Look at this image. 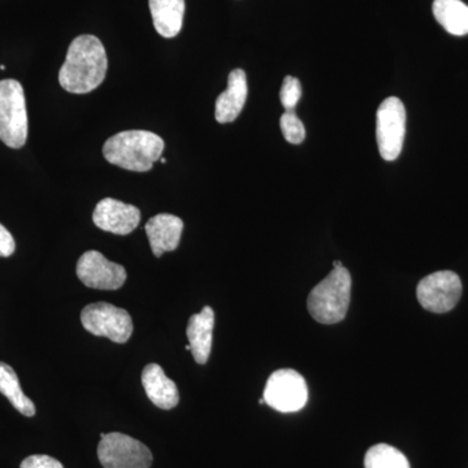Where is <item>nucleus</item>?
<instances>
[{"label":"nucleus","mask_w":468,"mask_h":468,"mask_svg":"<svg viewBox=\"0 0 468 468\" xmlns=\"http://www.w3.org/2000/svg\"><path fill=\"white\" fill-rule=\"evenodd\" d=\"M160 162H162V163H167V159L162 158V159H160Z\"/></svg>","instance_id":"a878e982"},{"label":"nucleus","mask_w":468,"mask_h":468,"mask_svg":"<svg viewBox=\"0 0 468 468\" xmlns=\"http://www.w3.org/2000/svg\"><path fill=\"white\" fill-rule=\"evenodd\" d=\"M86 331L98 337H107L116 344H125L133 334V320L128 311L107 302L88 304L81 313Z\"/></svg>","instance_id":"423d86ee"},{"label":"nucleus","mask_w":468,"mask_h":468,"mask_svg":"<svg viewBox=\"0 0 468 468\" xmlns=\"http://www.w3.org/2000/svg\"><path fill=\"white\" fill-rule=\"evenodd\" d=\"M0 393L12 403L24 417L32 418L36 415V406L29 397L21 389L20 381L15 369L5 363L0 362Z\"/></svg>","instance_id":"a211bd4d"},{"label":"nucleus","mask_w":468,"mask_h":468,"mask_svg":"<svg viewBox=\"0 0 468 468\" xmlns=\"http://www.w3.org/2000/svg\"><path fill=\"white\" fill-rule=\"evenodd\" d=\"M16 249L14 237L8 232L7 228L0 224V258L11 257Z\"/></svg>","instance_id":"5701e85b"},{"label":"nucleus","mask_w":468,"mask_h":468,"mask_svg":"<svg viewBox=\"0 0 468 468\" xmlns=\"http://www.w3.org/2000/svg\"><path fill=\"white\" fill-rule=\"evenodd\" d=\"M77 276L82 284L100 291H117L125 284L126 271L110 261L100 251L85 252L77 263Z\"/></svg>","instance_id":"9d476101"},{"label":"nucleus","mask_w":468,"mask_h":468,"mask_svg":"<svg viewBox=\"0 0 468 468\" xmlns=\"http://www.w3.org/2000/svg\"><path fill=\"white\" fill-rule=\"evenodd\" d=\"M106 50L94 36L77 37L68 48L66 61L58 72V84L72 94H88L106 79Z\"/></svg>","instance_id":"f257e3e1"},{"label":"nucleus","mask_w":468,"mask_h":468,"mask_svg":"<svg viewBox=\"0 0 468 468\" xmlns=\"http://www.w3.org/2000/svg\"><path fill=\"white\" fill-rule=\"evenodd\" d=\"M248 79L242 69H234L228 77L227 90L221 92L215 106V119L220 124L232 122L239 116L248 100Z\"/></svg>","instance_id":"ddd939ff"},{"label":"nucleus","mask_w":468,"mask_h":468,"mask_svg":"<svg viewBox=\"0 0 468 468\" xmlns=\"http://www.w3.org/2000/svg\"><path fill=\"white\" fill-rule=\"evenodd\" d=\"M280 128H282V134L285 140L292 144H300L303 143L306 137V129H304L303 122H301L297 113L292 111H285L284 115L280 119Z\"/></svg>","instance_id":"aec40b11"},{"label":"nucleus","mask_w":468,"mask_h":468,"mask_svg":"<svg viewBox=\"0 0 468 468\" xmlns=\"http://www.w3.org/2000/svg\"><path fill=\"white\" fill-rule=\"evenodd\" d=\"M351 276L347 268H334L332 272L311 291L307 300L310 315L322 324L343 322L349 310Z\"/></svg>","instance_id":"7ed1b4c3"},{"label":"nucleus","mask_w":468,"mask_h":468,"mask_svg":"<svg viewBox=\"0 0 468 468\" xmlns=\"http://www.w3.org/2000/svg\"><path fill=\"white\" fill-rule=\"evenodd\" d=\"M405 134V106L399 98H387L378 107L377 115V140L381 158L387 162L399 158Z\"/></svg>","instance_id":"6e6552de"},{"label":"nucleus","mask_w":468,"mask_h":468,"mask_svg":"<svg viewBox=\"0 0 468 468\" xmlns=\"http://www.w3.org/2000/svg\"><path fill=\"white\" fill-rule=\"evenodd\" d=\"M151 16L156 32L165 38H174L181 32L185 0H149Z\"/></svg>","instance_id":"dca6fc26"},{"label":"nucleus","mask_w":468,"mask_h":468,"mask_svg":"<svg viewBox=\"0 0 468 468\" xmlns=\"http://www.w3.org/2000/svg\"><path fill=\"white\" fill-rule=\"evenodd\" d=\"M214 325L215 313L209 306L203 307L201 313L189 319L186 335L192 346L194 360L198 365H206L211 354Z\"/></svg>","instance_id":"2eb2a0df"},{"label":"nucleus","mask_w":468,"mask_h":468,"mask_svg":"<svg viewBox=\"0 0 468 468\" xmlns=\"http://www.w3.org/2000/svg\"><path fill=\"white\" fill-rule=\"evenodd\" d=\"M433 15L437 23L452 36L468 34V5L461 0H435Z\"/></svg>","instance_id":"f3484780"},{"label":"nucleus","mask_w":468,"mask_h":468,"mask_svg":"<svg viewBox=\"0 0 468 468\" xmlns=\"http://www.w3.org/2000/svg\"><path fill=\"white\" fill-rule=\"evenodd\" d=\"M98 458L104 468H150L153 454L144 443L124 433H101Z\"/></svg>","instance_id":"39448f33"},{"label":"nucleus","mask_w":468,"mask_h":468,"mask_svg":"<svg viewBox=\"0 0 468 468\" xmlns=\"http://www.w3.org/2000/svg\"><path fill=\"white\" fill-rule=\"evenodd\" d=\"M365 468H410V463L399 449L378 443L366 452Z\"/></svg>","instance_id":"6ab92c4d"},{"label":"nucleus","mask_w":468,"mask_h":468,"mask_svg":"<svg viewBox=\"0 0 468 468\" xmlns=\"http://www.w3.org/2000/svg\"><path fill=\"white\" fill-rule=\"evenodd\" d=\"M302 98V86L297 77L286 76L280 90V101L286 111H292Z\"/></svg>","instance_id":"412c9836"},{"label":"nucleus","mask_w":468,"mask_h":468,"mask_svg":"<svg viewBox=\"0 0 468 468\" xmlns=\"http://www.w3.org/2000/svg\"><path fill=\"white\" fill-rule=\"evenodd\" d=\"M143 384L150 401L159 409L171 410L178 405L177 385L156 363H150L144 368Z\"/></svg>","instance_id":"4468645a"},{"label":"nucleus","mask_w":468,"mask_h":468,"mask_svg":"<svg viewBox=\"0 0 468 468\" xmlns=\"http://www.w3.org/2000/svg\"><path fill=\"white\" fill-rule=\"evenodd\" d=\"M417 295L419 303L430 313H449L462 297L460 276L452 271H439L424 277L419 282Z\"/></svg>","instance_id":"1a4fd4ad"},{"label":"nucleus","mask_w":468,"mask_h":468,"mask_svg":"<svg viewBox=\"0 0 468 468\" xmlns=\"http://www.w3.org/2000/svg\"><path fill=\"white\" fill-rule=\"evenodd\" d=\"M144 229L149 237L153 254L160 258L165 252L175 251L178 248L184 223L175 215L160 214L151 218Z\"/></svg>","instance_id":"f8f14e48"},{"label":"nucleus","mask_w":468,"mask_h":468,"mask_svg":"<svg viewBox=\"0 0 468 468\" xmlns=\"http://www.w3.org/2000/svg\"><path fill=\"white\" fill-rule=\"evenodd\" d=\"M185 350L192 351V346H190V345H187V346H185Z\"/></svg>","instance_id":"393cba45"},{"label":"nucleus","mask_w":468,"mask_h":468,"mask_svg":"<svg viewBox=\"0 0 468 468\" xmlns=\"http://www.w3.org/2000/svg\"><path fill=\"white\" fill-rule=\"evenodd\" d=\"M0 140L11 149H21L27 144L26 92L16 80L0 81Z\"/></svg>","instance_id":"20e7f679"},{"label":"nucleus","mask_w":468,"mask_h":468,"mask_svg":"<svg viewBox=\"0 0 468 468\" xmlns=\"http://www.w3.org/2000/svg\"><path fill=\"white\" fill-rule=\"evenodd\" d=\"M165 141L147 131H126L109 138L103 146L107 162L133 172H147L165 151Z\"/></svg>","instance_id":"f03ea898"},{"label":"nucleus","mask_w":468,"mask_h":468,"mask_svg":"<svg viewBox=\"0 0 468 468\" xmlns=\"http://www.w3.org/2000/svg\"><path fill=\"white\" fill-rule=\"evenodd\" d=\"M95 226L104 232L125 236L133 232L141 221V211L132 205L106 198L98 203L92 214Z\"/></svg>","instance_id":"9b49d317"},{"label":"nucleus","mask_w":468,"mask_h":468,"mask_svg":"<svg viewBox=\"0 0 468 468\" xmlns=\"http://www.w3.org/2000/svg\"><path fill=\"white\" fill-rule=\"evenodd\" d=\"M20 468H64L55 458L48 455H30L21 463Z\"/></svg>","instance_id":"4be33fe9"},{"label":"nucleus","mask_w":468,"mask_h":468,"mask_svg":"<svg viewBox=\"0 0 468 468\" xmlns=\"http://www.w3.org/2000/svg\"><path fill=\"white\" fill-rule=\"evenodd\" d=\"M343 267V263L341 261H334V268Z\"/></svg>","instance_id":"b1692460"},{"label":"nucleus","mask_w":468,"mask_h":468,"mask_svg":"<svg viewBox=\"0 0 468 468\" xmlns=\"http://www.w3.org/2000/svg\"><path fill=\"white\" fill-rule=\"evenodd\" d=\"M263 399L276 411H300L309 399L306 380L294 369H279L268 378Z\"/></svg>","instance_id":"0eeeda50"}]
</instances>
